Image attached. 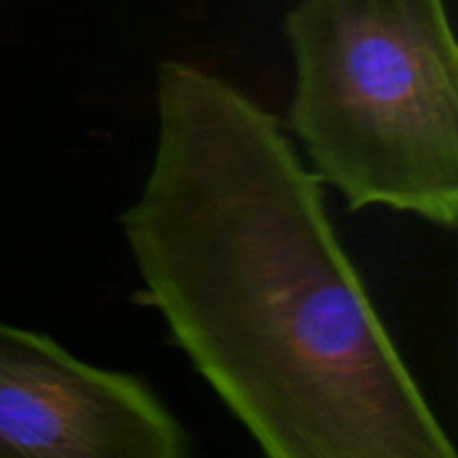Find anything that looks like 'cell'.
<instances>
[{"label": "cell", "mask_w": 458, "mask_h": 458, "mask_svg": "<svg viewBox=\"0 0 458 458\" xmlns=\"http://www.w3.org/2000/svg\"><path fill=\"white\" fill-rule=\"evenodd\" d=\"M123 233L174 341L271 458H456L279 121L164 62Z\"/></svg>", "instance_id": "obj_1"}, {"label": "cell", "mask_w": 458, "mask_h": 458, "mask_svg": "<svg viewBox=\"0 0 458 458\" xmlns=\"http://www.w3.org/2000/svg\"><path fill=\"white\" fill-rule=\"evenodd\" d=\"M290 129L352 209L458 220V48L445 0H298Z\"/></svg>", "instance_id": "obj_2"}, {"label": "cell", "mask_w": 458, "mask_h": 458, "mask_svg": "<svg viewBox=\"0 0 458 458\" xmlns=\"http://www.w3.org/2000/svg\"><path fill=\"white\" fill-rule=\"evenodd\" d=\"M188 432L150 386L0 322V458H182Z\"/></svg>", "instance_id": "obj_3"}]
</instances>
